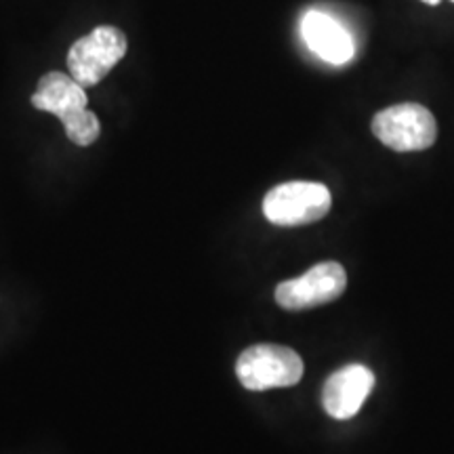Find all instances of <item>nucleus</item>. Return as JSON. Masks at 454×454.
<instances>
[{
  "label": "nucleus",
  "mask_w": 454,
  "mask_h": 454,
  "mask_svg": "<svg viewBox=\"0 0 454 454\" xmlns=\"http://www.w3.org/2000/svg\"><path fill=\"white\" fill-rule=\"evenodd\" d=\"M36 110L55 114L64 122L66 135L72 144L87 147L95 144L101 133L99 118L87 107V93L82 84L61 72H49L38 81L32 95Z\"/></svg>",
  "instance_id": "f257e3e1"
},
{
  "label": "nucleus",
  "mask_w": 454,
  "mask_h": 454,
  "mask_svg": "<svg viewBox=\"0 0 454 454\" xmlns=\"http://www.w3.org/2000/svg\"><path fill=\"white\" fill-rule=\"evenodd\" d=\"M236 377L248 391L293 387L303 377V360L284 345H253L238 357Z\"/></svg>",
  "instance_id": "f03ea898"
},
{
  "label": "nucleus",
  "mask_w": 454,
  "mask_h": 454,
  "mask_svg": "<svg viewBox=\"0 0 454 454\" xmlns=\"http://www.w3.org/2000/svg\"><path fill=\"white\" fill-rule=\"evenodd\" d=\"M331 204L333 196L326 185L314 181H288L268 192L263 215L274 225L297 227L325 219Z\"/></svg>",
  "instance_id": "7ed1b4c3"
},
{
  "label": "nucleus",
  "mask_w": 454,
  "mask_h": 454,
  "mask_svg": "<svg viewBox=\"0 0 454 454\" xmlns=\"http://www.w3.org/2000/svg\"><path fill=\"white\" fill-rule=\"evenodd\" d=\"M372 133L395 152L427 150L438 139L434 114L419 104H397L372 118Z\"/></svg>",
  "instance_id": "20e7f679"
},
{
  "label": "nucleus",
  "mask_w": 454,
  "mask_h": 454,
  "mask_svg": "<svg viewBox=\"0 0 454 454\" xmlns=\"http://www.w3.org/2000/svg\"><path fill=\"white\" fill-rule=\"evenodd\" d=\"M127 36L114 26H99L84 38H78L67 53L70 76L82 87L99 84L112 67L127 55Z\"/></svg>",
  "instance_id": "39448f33"
},
{
  "label": "nucleus",
  "mask_w": 454,
  "mask_h": 454,
  "mask_svg": "<svg viewBox=\"0 0 454 454\" xmlns=\"http://www.w3.org/2000/svg\"><path fill=\"white\" fill-rule=\"evenodd\" d=\"M348 286L343 265L334 261L317 263L303 276L278 284L276 303L288 311L311 309L339 299Z\"/></svg>",
  "instance_id": "423d86ee"
},
{
  "label": "nucleus",
  "mask_w": 454,
  "mask_h": 454,
  "mask_svg": "<svg viewBox=\"0 0 454 454\" xmlns=\"http://www.w3.org/2000/svg\"><path fill=\"white\" fill-rule=\"evenodd\" d=\"M374 387V374L362 364H349L333 372L322 389V406L333 419L356 417Z\"/></svg>",
  "instance_id": "0eeeda50"
},
{
  "label": "nucleus",
  "mask_w": 454,
  "mask_h": 454,
  "mask_svg": "<svg viewBox=\"0 0 454 454\" xmlns=\"http://www.w3.org/2000/svg\"><path fill=\"white\" fill-rule=\"evenodd\" d=\"M301 32L308 47L328 64L343 66L354 57V38L331 15L309 11L301 21Z\"/></svg>",
  "instance_id": "6e6552de"
},
{
  "label": "nucleus",
  "mask_w": 454,
  "mask_h": 454,
  "mask_svg": "<svg viewBox=\"0 0 454 454\" xmlns=\"http://www.w3.org/2000/svg\"><path fill=\"white\" fill-rule=\"evenodd\" d=\"M423 3H427V4H438L440 0H423Z\"/></svg>",
  "instance_id": "1a4fd4ad"
},
{
  "label": "nucleus",
  "mask_w": 454,
  "mask_h": 454,
  "mask_svg": "<svg viewBox=\"0 0 454 454\" xmlns=\"http://www.w3.org/2000/svg\"><path fill=\"white\" fill-rule=\"evenodd\" d=\"M452 3H454V0H452Z\"/></svg>",
  "instance_id": "9d476101"
}]
</instances>
